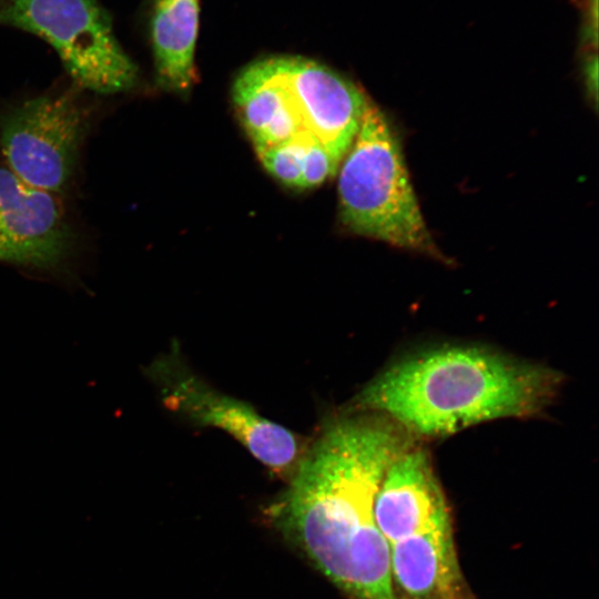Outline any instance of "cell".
<instances>
[{
  "label": "cell",
  "mask_w": 599,
  "mask_h": 599,
  "mask_svg": "<svg viewBox=\"0 0 599 599\" xmlns=\"http://www.w3.org/2000/svg\"><path fill=\"white\" fill-rule=\"evenodd\" d=\"M562 376L476 346H445L400 359L372 379L355 407L408 434L445 436L471 425L541 412Z\"/></svg>",
  "instance_id": "cell-2"
},
{
  "label": "cell",
  "mask_w": 599,
  "mask_h": 599,
  "mask_svg": "<svg viewBox=\"0 0 599 599\" xmlns=\"http://www.w3.org/2000/svg\"><path fill=\"white\" fill-rule=\"evenodd\" d=\"M585 75L587 79V84L589 87L590 93L593 95V101H597V80H598V62L597 57L593 55L591 59H588L586 62Z\"/></svg>",
  "instance_id": "cell-15"
},
{
  "label": "cell",
  "mask_w": 599,
  "mask_h": 599,
  "mask_svg": "<svg viewBox=\"0 0 599 599\" xmlns=\"http://www.w3.org/2000/svg\"><path fill=\"white\" fill-rule=\"evenodd\" d=\"M287 85L306 134L342 163L369 101L354 82L333 69L301 57L272 58Z\"/></svg>",
  "instance_id": "cell-7"
},
{
  "label": "cell",
  "mask_w": 599,
  "mask_h": 599,
  "mask_svg": "<svg viewBox=\"0 0 599 599\" xmlns=\"http://www.w3.org/2000/svg\"><path fill=\"white\" fill-rule=\"evenodd\" d=\"M447 508L429 454L409 445L388 466L374 506L376 525L388 545L414 534Z\"/></svg>",
  "instance_id": "cell-9"
},
{
  "label": "cell",
  "mask_w": 599,
  "mask_h": 599,
  "mask_svg": "<svg viewBox=\"0 0 599 599\" xmlns=\"http://www.w3.org/2000/svg\"><path fill=\"white\" fill-rule=\"evenodd\" d=\"M85 124L87 112L70 93L23 102L0 122L6 166L27 184L59 194L73 175Z\"/></svg>",
  "instance_id": "cell-5"
},
{
  "label": "cell",
  "mask_w": 599,
  "mask_h": 599,
  "mask_svg": "<svg viewBox=\"0 0 599 599\" xmlns=\"http://www.w3.org/2000/svg\"><path fill=\"white\" fill-rule=\"evenodd\" d=\"M339 164L332 158L323 144L308 136L304 145L303 189L318 186L333 176Z\"/></svg>",
  "instance_id": "cell-14"
},
{
  "label": "cell",
  "mask_w": 599,
  "mask_h": 599,
  "mask_svg": "<svg viewBox=\"0 0 599 599\" xmlns=\"http://www.w3.org/2000/svg\"><path fill=\"white\" fill-rule=\"evenodd\" d=\"M302 134L291 141L255 150L263 167L281 183L303 189V159L305 140Z\"/></svg>",
  "instance_id": "cell-13"
},
{
  "label": "cell",
  "mask_w": 599,
  "mask_h": 599,
  "mask_svg": "<svg viewBox=\"0 0 599 599\" xmlns=\"http://www.w3.org/2000/svg\"><path fill=\"white\" fill-rule=\"evenodd\" d=\"M199 0H154L151 37L160 84L187 93L196 81L194 65Z\"/></svg>",
  "instance_id": "cell-12"
},
{
  "label": "cell",
  "mask_w": 599,
  "mask_h": 599,
  "mask_svg": "<svg viewBox=\"0 0 599 599\" xmlns=\"http://www.w3.org/2000/svg\"><path fill=\"white\" fill-rule=\"evenodd\" d=\"M338 203L339 219L349 232L443 257L420 212L399 139L370 100L342 160Z\"/></svg>",
  "instance_id": "cell-3"
},
{
  "label": "cell",
  "mask_w": 599,
  "mask_h": 599,
  "mask_svg": "<svg viewBox=\"0 0 599 599\" xmlns=\"http://www.w3.org/2000/svg\"><path fill=\"white\" fill-rule=\"evenodd\" d=\"M233 102L255 150L306 134L294 99L272 58L242 71L233 85Z\"/></svg>",
  "instance_id": "cell-11"
},
{
  "label": "cell",
  "mask_w": 599,
  "mask_h": 599,
  "mask_svg": "<svg viewBox=\"0 0 599 599\" xmlns=\"http://www.w3.org/2000/svg\"><path fill=\"white\" fill-rule=\"evenodd\" d=\"M394 592L404 599H454L458 565L448 508L414 534L389 544Z\"/></svg>",
  "instance_id": "cell-10"
},
{
  "label": "cell",
  "mask_w": 599,
  "mask_h": 599,
  "mask_svg": "<svg viewBox=\"0 0 599 599\" xmlns=\"http://www.w3.org/2000/svg\"><path fill=\"white\" fill-rule=\"evenodd\" d=\"M72 236L58 194L0 165V261L52 266L65 256Z\"/></svg>",
  "instance_id": "cell-8"
},
{
  "label": "cell",
  "mask_w": 599,
  "mask_h": 599,
  "mask_svg": "<svg viewBox=\"0 0 599 599\" xmlns=\"http://www.w3.org/2000/svg\"><path fill=\"white\" fill-rule=\"evenodd\" d=\"M412 444L378 414L334 418L267 510L272 525L353 599H396L374 506L388 466Z\"/></svg>",
  "instance_id": "cell-1"
},
{
  "label": "cell",
  "mask_w": 599,
  "mask_h": 599,
  "mask_svg": "<svg viewBox=\"0 0 599 599\" xmlns=\"http://www.w3.org/2000/svg\"><path fill=\"white\" fill-rule=\"evenodd\" d=\"M149 373L171 410L199 426L224 430L272 471L293 473L301 449L290 429L264 418L248 404L215 390L173 354L154 362Z\"/></svg>",
  "instance_id": "cell-6"
},
{
  "label": "cell",
  "mask_w": 599,
  "mask_h": 599,
  "mask_svg": "<svg viewBox=\"0 0 599 599\" xmlns=\"http://www.w3.org/2000/svg\"><path fill=\"white\" fill-rule=\"evenodd\" d=\"M0 23L32 32L59 54L78 84L98 93L132 88L138 72L97 0H3Z\"/></svg>",
  "instance_id": "cell-4"
}]
</instances>
